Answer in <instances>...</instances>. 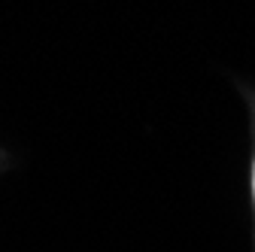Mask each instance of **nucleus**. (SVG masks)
Listing matches in <instances>:
<instances>
[{
  "instance_id": "f257e3e1",
  "label": "nucleus",
  "mask_w": 255,
  "mask_h": 252,
  "mask_svg": "<svg viewBox=\"0 0 255 252\" xmlns=\"http://www.w3.org/2000/svg\"><path fill=\"white\" fill-rule=\"evenodd\" d=\"M252 192H255V170H252Z\"/></svg>"
}]
</instances>
